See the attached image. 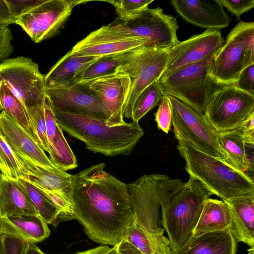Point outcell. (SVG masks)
Masks as SVG:
<instances>
[{
	"label": "cell",
	"mask_w": 254,
	"mask_h": 254,
	"mask_svg": "<svg viewBox=\"0 0 254 254\" xmlns=\"http://www.w3.org/2000/svg\"><path fill=\"white\" fill-rule=\"evenodd\" d=\"M53 111L92 116L107 121V116L100 100L85 85L70 83L46 87Z\"/></svg>",
	"instance_id": "cell-16"
},
{
	"label": "cell",
	"mask_w": 254,
	"mask_h": 254,
	"mask_svg": "<svg viewBox=\"0 0 254 254\" xmlns=\"http://www.w3.org/2000/svg\"><path fill=\"white\" fill-rule=\"evenodd\" d=\"M108 25L122 33L145 39L147 46L170 48L179 41L176 18L165 14L160 7H148L133 20L117 19Z\"/></svg>",
	"instance_id": "cell-12"
},
{
	"label": "cell",
	"mask_w": 254,
	"mask_h": 254,
	"mask_svg": "<svg viewBox=\"0 0 254 254\" xmlns=\"http://www.w3.org/2000/svg\"><path fill=\"white\" fill-rule=\"evenodd\" d=\"M232 218L227 205L223 200L208 198L194 230L193 236L206 233L230 231Z\"/></svg>",
	"instance_id": "cell-27"
},
{
	"label": "cell",
	"mask_w": 254,
	"mask_h": 254,
	"mask_svg": "<svg viewBox=\"0 0 254 254\" xmlns=\"http://www.w3.org/2000/svg\"><path fill=\"white\" fill-rule=\"evenodd\" d=\"M238 128L246 145L254 146V113L245 120Z\"/></svg>",
	"instance_id": "cell-42"
},
{
	"label": "cell",
	"mask_w": 254,
	"mask_h": 254,
	"mask_svg": "<svg viewBox=\"0 0 254 254\" xmlns=\"http://www.w3.org/2000/svg\"><path fill=\"white\" fill-rule=\"evenodd\" d=\"M23 254H46L39 248L35 244L26 243Z\"/></svg>",
	"instance_id": "cell-46"
},
{
	"label": "cell",
	"mask_w": 254,
	"mask_h": 254,
	"mask_svg": "<svg viewBox=\"0 0 254 254\" xmlns=\"http://www.w3.org/2000/svg\"><path fill=\"white\" fill-rule=\"evenodd\" d=\"M234 85L240 90L254 95V64L241 72Z\"/></svg>",
	"instance_id": "cell-40"
},
{
	"label": "cell",
	"mask_w": 254,
	"mask_h": 254,
	"mask_svg": "<svg viewBox=\"0 0 254 254\" xmlns=\"http://www.w3.org/2000/svg\"><path fill=\"white\" fill-rule=\"evenodd\" d=\"M254 113V95L234 84L221 86L211 97L204 115L217 132L235 129Z\"/></svg>",
	"instance_id": "cell-11"
},
{
	"label": "cell",
	"mask_w": 254,
	"mask_h": 254,
	"mask_svg": "<svg viewBox=\"0 0 254 254\" xmlns=\"http://www.w3.org/2000/svg\"><path fill=\"white\" fill-rule=\"evenodd\" d=\"M4 174L2 171L1 169L0 168V180L2 174ZM3 231V221L0 215V235L2 234Z\"/></svg>",
	"instance_id": "cell-48"
},
{
	"label": "cell",
	"mask_w": 254,
	"mask_h": 254,
	"mask_svg": "<svg viewBox=\"0 0 254 254\" xmlns=\"http://www.w3.org/2000/svg\"><path fill=\"white\" fill-rule=\"evenodd\" d=\"M171 3L185 21L201 28L220 30L231 22L219 0H173Z\"/></svg>",
	"instance_id": "cell-18"
},
{
	"label": "cell",
	"mask_w": 254,
	"mask_h": 254,
	"mask_svg": "<svg viewBox=\"0 0 254 254\" xmlns=\"http://www.w3.org/2000/svg\"><path fill=\"white\" fill-rule=\"evenodd\" d=\"M27 112L35 140L44 151L49 153L44 105L30 109Z\"/></svg>",
	"instance_id": "cell-35"
},
{
	"label": "cell",
	"mask_w": 254,
	"mask_h": 254,
	"mask_svg": "<svg viewBox=\"0 0 254 254\" xmlns=\"http://www.w3.org/2000/svg\"><path fill=\"white\" fill-rule=\"evenodd\" d=\"M2 233L26 243L41 242L49 237L48 224L39 215H18L2 218Z\"/></svg>",
	"instance_id": "cell-24"
},
{
	"label": "cell",
	"mask_w": 254,
	"mask_h": 254,
	"mask_svg": "<svg viewBox=\"0 0 254 254\" xmlns=\"http://www.w3.org/2000/svg\"><path fill=\"white\" fill-rule=\"evenodd\" d=\"M167 96L172 106V125L175 138L224 161V153L218 142V132L205 115L173 96Z\"/></svg>",
	"instance_id": "cell-8"
},
{
	"label": "cell",
	"mask_w": 254,
	"mask_h": 254,
	"mask_svg": "<svg viewBox=\"0 0 254 254\" xmlns=\"http://www.w3.org/2000/svg\"><path fill=\"white\" fill-rule=\"evenodd\" d=\"M111 249L108 246L103 245L73 254H108Z\"/></svg>",
	"instance_id": "cell-45"
},
{
	"label": "cell",
	"mask_w": 254,
	"mask_h": 254,
	"mask_svg": "<svg viewBox=\"0 0 254 254\" xmlns=\"http://www.w3.org/2000/svg\"><path fill=\"white\" fill-rule=\"evenodd\" d=\"M177 149L190 176L199 181L223 200L254 192L253 179L223 160L178 141Z\"/></svg>",
	"instance_id": "cell-3"
},
{
	"label": "cell",
	"mask_w": 254,
	"mask_h": 254,
	"mask_svg": "<svg viewBox=\"0 0 254 254\" xmlns=\"http://www.w3.org/2000/svg\"><path fill=\"white\" fill-rule=\"evenodd\" d=\"M83 85L101 101L109 126L125 123L123 109L129 93L130 80L123 74L113 73L96 78Z\"/></svg>",
	"instance_id": "cell-17"
},
{
	"label": "cell",
	"mask_w": 254,
	"mask_h": 254,
	"mask_svg": "<svg viewBox=\"0 0 254 254\" xmlns=\"http://www.w3.org/2000/svg\"><path fill=\"white\" fill-rule=\"evenodd\" d=\"M44 107L50 160L56 168L64 171L76 168L75 156L67 142L62 129L56 122L50 100L47 95Z\"/></svg>",
	"instance_id": "cell-20"
},
{
	"label": "cell",
	"mask_w": 254,
	"mask_h": 254,
	"mask_svg": "<svg viewBox=\"0 0 254 254\" xmlns=\"http://www.w3.org/2000/svg\"><path fill=\"white\" fill-rule=\"evenodd\" d=\"M137 48L101 57L86 68L77 77L74 83L84 85L96 78L115 73L117 68L129 60Z\"/></svg>",
	"instance_id": "cell-30"
},
{
	"label": "cell",
	"mask_w": 254,
	"mask_h": 254,
	"mask_svg": "<svg viewBox=\"0 0 254 254\" xmlns=\"http://www.w3.org/2000/svg\"><path fill=\"white\" fill-rule=\"evenodd\" d=\"M224 42L220 30L209 29L178 41L170 49L168 62L160 79L186 65L215 56Z\"/></svg>",
	"instance_id": "cell-14"
},
{
	"label": "cell",
	"mask_w": 254,
	"mask_h": 254,
	"mask_svg": "<svg viewBox=\"0 0 254 254\" xmlns=\"http://www.w3.org/2000/svg\"><path fill=\"white\" fill-rule=\"evenodd\" d=\"M219 1L237 19H240L243 13L254 7V0H219Z\"/></svg>",
	"instance_id": "cell-39"
},
{
	"label": "cell",
	"mask_w": 254,
	"mask_h": 254,
	"mask_svg": "<svg viewBox=\"0 0 254 254\" xmlns=\"http://www.w3.org/2000/svg\"><path fill=\"white\" fill-rule=\"evenodd\" d=\"M105 166L100 163L73 175L69 199L73 219L88 237L114 247L124 239L134 219L126 184L105 171Z\"/></svg>",
	"instance_id": "cell-1"
},
{
	"label": "cell",
	"mask_w": 254,
	"mask_h": 254,
	"mask_svg": "<svg viewBox=\"0 0 254 254\" xmlns=\"http://www.w3.org/2000/svg\"><path fill=\"white\" fill-rule=\"evenodd\" d=\"M254 64V22L240 21L214 56L211 77L221 86L235 84L241 72Z\"/></svg>",
	"instance_id": "cell-7"
},
{
	"label": "cell",
	"mask_w": 254,
	"mask_h": 254,
	"mask_svg": "<svg viewBox=\"0 0 254 254\" xmlns=\"http://www.w3.org/2000/svg\"><path fill=\"white\" fill-rule=\"evenodd\" d=\"M0 168L13 179L21 178L22 165L0 131Z\"/></svg>",
	"instance_id": "cell-33"
},
{
	"label": "cell",
	"mask_w": 254,
	"mask_h": 254,
	"mask_svg": "<svg viewBox=\"0 0 254 254\" xmlns=\"http://www.w3.org/2000/svg\"><path fill=\"white\" fill-rule=\"evenodd\" d=\"M254 248H250L248 250L249 254H254Z\"/></svg>",
	"instance_id": "cell-51"
},
{
	"label": "cell",
	"mask_w": 254,
	"mask_h": 254,
	"mask_svg": "<svg viewBox=\"0 0 254 254\" xmlns=\"http://www.w3.org/2000/svg\"><path fill=\"white\" fill-rule=\"evenodd\" d=\"M170 48L140 47L129 60L117 68L116 73L125 74L130 80L129 93L123 109L124 118L130 119L137 96L148 86L160 79L167 66Z\"/></svg>",
	"instance_id": "cell-9"
},
{
	"label": "cell",
	"mask_w": 254,
	"mask_h": 254,
	"mask_svg": "<svg viewBox=\"0 0 254 254\" xmlns=\"http://www.w3.org/2000/svg\"><path fill=\"white\" fill-rule=\"evenodd\" d=\"M5 1L11 14L16 21L19 17L42 3L44 0H5Z\"/></svg>",
	"instance_id": "cell-38"
},
{
	"label": "cell",
	"mask_w": 254,
	"mask_h": 254,
	"mask_svg": "<svg viewBox=\"0 0 254 254\" xmlns=\"http://www.w3.org/2000/svg\"><path fill=\"white\" fill-rule=\"evenodd\" d=\"M0 254H5V251L1 242V240L0 236Z\"/></svg>",
	"instance_id": "cell-49"
},
{
	"label": "cell",
	"mask_w": 254,
	"mask_h": 254,
	"mask_svg": "<svg viewBox=\"0 0 254 254\" xmlns=\"http://www.w3.org/2000/svg\"><path fill=\"white\" fill-rule=\"evenodd\" d=\"M0 102L2 111L11 117L34 139L25 108L2 81L0 85Z\"/></svg>",
	"instance_id": "cell-31"
},
{
	"label": "cell",
	"mask_w": 254,
	"mask_h": 254,
	"mask_svg": "<svg viewBox=\"0 0 254 254\" xmlns=\"http://www.w3.org/2000/svg\"><path fill=\"white\" fill-rule=\"evenodd\" d=\"M14 180L27 195L38 215L48 224L56 226L62 221L61 210L41 190L22 178Z\"/></svg>",
	"instance_id": "cell-29"
},
{
	"label": "cell",
	"mask_w": 254,
	"mask_h": 254,
	"mask_svg": "<svg viewBox=\"0 0 254 254\" xmlns=\"http://www.w3.org/2000/svg\"><path fill=\"white\" fill-rule=\"evenodd\" d=\"M2 110V109H1V105H0V111Z\"/></svg>",
	"instance_id": "cell-53"
},
{
	"label": "cell",
	"mask_w": 254,
	"mask_h": 254,
	"mask_svg": "<svg viewBox=\"0 0 254 254\" xmlns=\"http://www.w3.org/2000/svg\"><path fill=\"white\" fill-rule=\"evenodd\" d=\"M217 139L226 162L245 173L250 169L247 145L238 128L218 132Z\"/></svg>",
	"instance_id": "cell-28"
},
{
	"label": "cell",
	"mask_w": 254,
	"mask_h": 254,
	"mask_svg": "<svg viewBox=\"0 0 254 254\" xmlns=\"http://www.w3.org/2000/svg\"><path fill=\"white\" fill-rule=\"evenodd\" d=\"M0 131L17 156L42 167L59 169L34 139L3 111L0 112Z\"/></svg>",
	"instance_id": "cell-19"
},
{
	"label": "cell",
	"mask_w": 254,
	"mask_h": 254,
	"mask_svg": "<svg viewBox=\"0 0 254 254\" xmlns=\"http://www.w3.org/2000/svg\"><path fill=\"white\" fill-rule=\"evenodd\" d=\"M17 157L22 165V178L35 186L62 193L69 198L73 175L60 169L42 167Z\"/></svg>",
	"instance_id": "cell-22"
},
{
	"label": "cell",
	"mask_w": 254,
	"mask_h": 254,
	"mask_svg": "<svg viewBox=\"0 0 254 254\" xmlns=\"http://www.w3.org/2000/svg\"><path fill=\"white\" fill-rule=\"evenodd\" d=\"M147 43L143 38L122 33L108 25L90 33L69 51L73 55L101 57L134 49Z\"/></svg>",
	"instance_id": "cell-15"
},
{
	"label": "cell",
	"mask_w": 254,
	"mask_h": 254,
	"mask_svg": "<svg viewBox=\"0 0 254 254\" xmlns=\"http://www.w3.org/2000/svg\"><path fill=\"white\" fill-rule=\"evenodd\" d=\"M0 215L1 218L38 215L27 195L15 180L4 174L0 180Z\"/></svg>",
	"instance_id": "cell-26"
},
{
	"label": "cell",
	"mask_w": 254,
	"mask_h": 254,
	"mask_svg": "<svg viewBox=\"0 0 254 254\" xmlns=\"http://www.w3.org/2000/svg\"><path fill=\"white\" fill-rule=\"evenodd\" d=\"M99 58L73 55L69 51L44 75L45 87L74 82L77 77Z\"/></svg>",
	"instance_id": "cell-25"
},
{
	"label": "cell",
	"mask_w": 254,
	"mask_h": 254,
	"mask_svg": "<svg viewBox=\"0 0 254 254\" xmlns=\"http://www.w3.org/2000/svg\"><path fill=\"white\" fill-rule=\"evenodd\" d=\"M108 254H116V248H115V246H114L112 248L111 251Z\"/></svg>",
	"instance_id": "cell-50"
},
{
	"label": "cell",
	"mask_w": 254,
	"mask_h": 254,
	"mask_svg": "<svg viewBox=\"0 0 254 254\" xmlns=\"http://www.w3.org/2000/svg\"><path fill=\"white\" fill-rule=\"evenodd\" d=\"M124 239L142 254H152L158 247L169 245L168 243H161L151 238L135 221L128 229Z\"/></svg>",
	"instance_id": "cell-34"
},
{
	"label": "cell",
	"mask_w": 254,
	"mask_h": 254,
	"mask_svg": "<svg viewBox=\"0 0 254 254\" xmlns=\"http://www.w3.org/2000/svg\"><path fill=\"white\" fill-rule=\"evenodd\" d=\"M115 247L116 254H142L125 239L121 241Z\"/></svg>",
	"instance_id": "cell-44"
},
{
	"label": "cell",
	"mask_w": 254,
	"mask_h": 254,
	"mask_svg": "<svg viewBox=\"0 0 254 254\" xmlns=\"http://www.w3.org/2000/svg\"><path fill=\"white\" fill-rule=\"evenodd\" d=\"M63 130L83 142L88 150L108 157L130 154L144 131L138 122L109 126L106 121L92 116L54 111Z\"/></svg>",
	"instance_id": "cell-2"
},
{
	"label": "cell",
	"mask_w": 254,
	"mask_h": 254,
	"mask_svg": "<svg viewBox=\"0 0 254 254\" xmlns=\"http://www.w3.org/2000/svg\"><path fill=\"white\" fill-rule=\"evenodd\" d=\"M15 23L5 0H0V27H7Z\"/></svg>",
	"instance_id": "cell-43"
},
{
	"label": "cell",
	"mask_w": 254,
	"mask_h": 254,
	"mask_svg": "<svg viewBox=\"0 0 254 254\" xmlns=\"http://www.w3.org/2000/svg\"><path fill=\"white\" fill-rule=\"evenodd\" d=\"M184 184L180 179H172L158 174L143 175L135 181L126 184L134 221L148 236L159 243L169 244L162 227L161 206Z\"/></svg>",
	"instance_id": "cell-4"
},
{
	"label": "cell",
	"mask_w": 254,
	"mask_h": 254,
	"mask_svg": "<svg viewBox=\"0 0 254 254\" xmlns=\"http://www.w3.org/2000/svg\"><path fill=\"white\" fill-rule=\"evenodd\" d=\"M0 76L26 111L44 105L46 96L44 75L32 60L23 56L6 59L0 64Z\"/></svg>",
	"instance_id": "cell-10"
},
{
	"label": "cell",
	"mask_w": 254,
	"mask_h": 254,
	"mask_svg": "<svg viewBox=\"0 0 254 254\" xmlns=\"http://www.w3.org/2000/svg\"><path fill=\"white\" fill-rule=\"evenodd\" d=\"M1 81H2V79H1V77L0 76V85Z\"/></svg>",
	"instance_id": "cell-52"
},
{
	"label": "cell",
	"mask_w": 254,
	"mask_h": 254,
	"mask_svg": "<svg viewBox=\"0 0 254 254\" xmlns=\"http://www.w3.org/2000/svg\"><path fill=\"white\" fill-rule=\"evenodd\" d=\"M237 242L229 230L192 236L171 254H236Z\"/></svg>",
	"instance_id": "cell-23"
},
{
	"label": "cell",
	"mask_w": 254,
	"mask_h": 254,
	"mask_svg": "<svg viewBox=\"0 0 254 254\" xmlns=\"http://www.w3.org/2000/svg\"><path fill=\"white\" fill-rule=\"evenodd\" d=\"M214 57L186 65L160 79L164 94L173 96L204 114L210 98L222 86L210 74Z\"/></svg>",
	"instance_id": "cell-6"
},
{
	"label": "cell",
	"mask_w": 254,
	"mask_h": 254,
	"mask_svg": "<svg viewBox=\"0 0 254 254\" xmlns=\"http://www.w3.org/2000/svg\"><path fill=\"white\" fill-rule=\"evenodd\" d=\"M88 1L44 0L15 21L31 39L39 43L55 35L71 13L73 8Z\"/></svg>",
	"instance_id": "cell-13"
},
{
	"label": "cell",
	"mask_w": 254,
	"mask_h": 254,
	"mask_svg": "<svg viewBox=\"0 0 254 254\" xmlns=\"http://www.w3.org/2000/svg\"><path fill=\"white\" fill-rule=\"evenodd\" d=\"M232 218L230 231L237 242L254 248V192L223 200Z\"/></svg>",
	"instance_id": "cell-21"
},
{
	"label": "cell",
	"mask_w": 254,
	"mask_h": 254,
	"mask_svg": "<svg viewBox=\"0 0 254 254\" xmlns=\"http://www.w3.org/2000/svg\"><path fill=\"white\" fill-rule=\"evenodd\" d=\"M164 95L159 80L148 86L134 102L130 119L138 123L146 114L158 105Z\"/></svg>",
	"instance_id": "cell-32"
},
{
	"label": "cell",
	"mask_w": 254,
	"mask_h": 254,
	"mask_svg": "<svg viewBox=\"0 0 254 254\" xmlns=\"http://www.w3.org/2000/svg\"><path fill=\"white\" fill-rule=\"evenodd\" d=\"M107 1L114 6L118 16L117 19L127 22L135 18L143 10L148 8L153 0H113Z\"/></svg>",
	"instance_id": "cell-36"
},
{
	"label": "cell",
	"mask_w": 254,
	"mask_h": 254,
	"mask_svg": "<svg viewBox=\"0 0 254 254\" xmlns=\"http://www.w3.org/2000/svg\"><path fill=\"white\" fill-rule=\"evenodd\" d=\"M171 250L169 245L158 247L152 254H171Z\"/></svg>",
	"instance_id": "cell-47"
},
{
	"label": "cell",
	"mask_w": 254,
	"mask_h": 254,
	"mask_svg": "<svg viewBox=\"0 0 254 254\" xmlns=\"http://www.w3.org/2000/svg\"><path fill=\"white\" fill-rule=\"evenodd\" d=\"M212 194L202 183L190 176L182 188L163 202L161 224L172 251L181 248L193 236L204 202Z\"/></svg>",
	"instance_id": "cell-5"
},
{
	"label": "cell",
	"mask_w": 254,
	"mask_h": 254,
	"mask_svg": "<svg viewBox=\"0 0 254 254\" xmlns=\"http://www.w3.org/2000/svg\"><path fill=\"white\" fill-rule=\"evenodd\" d=\"M155 121L159 129L168 134L171 128L172 109L170 100L166 95H164L154 114Z\"/></svg>",
	"instance_id": "cell-37"
},
{
	"label": "cell",
	"mask_w": 254,
	"mask_h": 254,
	"mask_svg": "<svg viewBox=\"0 0 254 254\" xmlns=\"http://www.w3.org/2000/svg\"><path fill=\"white\" fill-rule=\"evenodd\" d=\"M5 254H23L26 243L21 240L2 233L0 235Z\"/></svg>",
	"instance_id": "cell-41"
}]
</instances>
